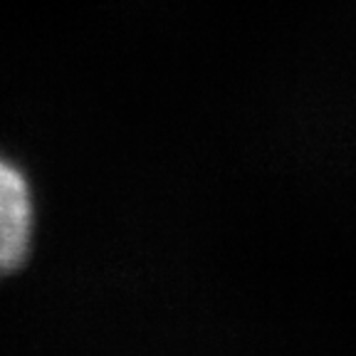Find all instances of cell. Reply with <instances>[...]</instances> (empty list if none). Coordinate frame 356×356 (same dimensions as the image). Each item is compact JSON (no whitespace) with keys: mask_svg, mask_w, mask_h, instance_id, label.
<instances>
[{"mask_svg":"<svg viewBox=\"0 0 356 356\" xmlns=\"http://www.w3.org/2000/svg\"><path fill=\"white\" fill-rule=\"evenodd\" d=\"M35 203L25 173L0 159V277L17 273L30 257Z\"/></svg>","mask_w":356,"mask_h":356,"instance_id":"1","label":"cell"}]
</instances>
